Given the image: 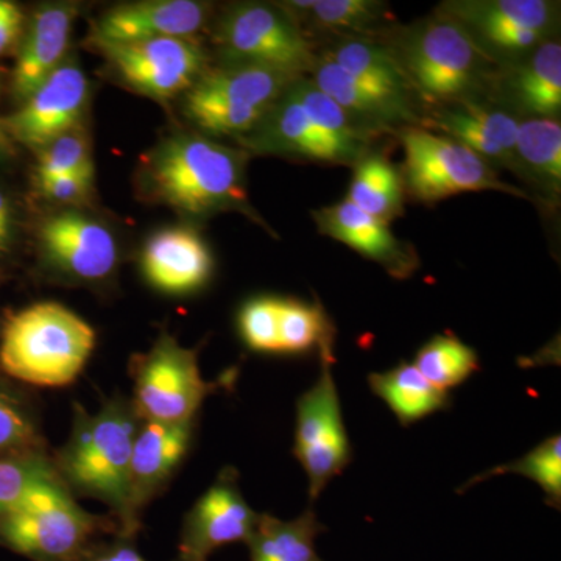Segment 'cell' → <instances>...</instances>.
Returning a JSON list of instances; mask_svg holds the SVG:
<instances>
[{"instance_id": "cell-42", "label": "cell", "mask_w": 561, "mask_h": 561, "mask_svg": "<svg viewBox=\"0 0 561 561\" xmlns=\"http://www.w3.org/2000/svg\"><path fill=\"white\" fill-rule=\"evenodd\" d=\"M10 206L2 194H0V247L7 242L10 236Z\"/></svg>"}, {"instance_id": "cell-40", "label": "cell", "mask_w": 561, "mask_h": 561, "mask_svg": "<svg viewBox=\"0 0 561 561\" xmlns=\"http://www.w3.org/2000/svg\"><path fill=\"white\" fill-rule=\"evenodd\" d=\"M80 561H147L136 549L131 538L117 537L113 541H98Z\"/></svg>"}, {"instance_id": "cell-5", "label": "cell", "mask_w": 561, "mask_h": 561, "mask_svg": "<svg viewBox=\"0 0 561 561\" xmlns=\"http://www.w3.org/2000/svg\"><path fill=\"white\" fill-rule=\"evenodd\" d=\"M102 534H119L113 516L83 511L68 489L39 494L0 518V542L33 561H80Z\"/></svg>"}, {"instance_id": "cell-37", "label": "cell", "mask_w": 561, "mask_h": 561, "mask_svg": "<svg viewBox=\"0 0 561 561\" xmlns=\"http://www.w3.org/2000/svg\"><path fill=\"white\" fill-rule=\"evenodd\" d=\"M94 175L92 165L90 140L79 127L44 146L39 150L36 176L38 180L54 179V176Z\"/></svg>"}, {"instance_id": "cell-15", "label": "cell", "mask_w": 561, "mask_h": 561, "mask_svg": "<svg viewBox=\"0 0 561 561\" xmlns=\"http://www.w3.org/2000/svg\"><path fill=\"white\" fill-rule=\"evenodd\" d=\"M44 256L55 271L79 283H101L119 257L113 232L79 213L57 214L41 228Z\"/></svg>"}, {"instance_id": "cell-27", "label": "cell", "mask_w": 561, "mask_h": 561, "mask_svg": "<svg viewBox=\"0 0 561 561\" xmlns=\"http://www.w3.org/2000/svg\"><path fill=\"white\" fill-rule=\"evenodd\" d=\"M368 386L389 405L402 426H411L449 405V394L432 386L415 365L408 362L383 373H371Z\"/></svg>"}, {"instance_id": "cell-23", "label": "cell", "mask_w": 561, "mask_h": 561, "mask_svg": "<svg viewBox=\"0 0 561 561\" xmlns=\"http://www.w3.org/2000/svg\"><path fill=\"white\" fill-rule=\"evenodd\" d=\"M508 105L527 119H557L561 110V46L549 39L537 49L513 62L500 81Z\"/></svg>"}, {"instance_id": "cell-12", "label": "cell", "mask_w": 561, "mask_h": 561, "mask_svg": "<svg viewBox=\"0 0 561 561\" xmlns=\"http://www.w3.org/2000/svg\"><path fill=\"white\" fill-rule=\"evenodd\" d=\"M95 46L122 81L161 101L190 91L206 70L205 51L192 39L153 38Z\"/></svg>"}, {"instance_id": "cell-33", "label": "cell", "mask_w": 561, "mask_h": 561, "mask_svg": "<svg viewBox=\"0 0 561 561\" xmlns=\"http://www.w3.org/2000/svg\"><path fill=\"white\" fill-rule=\"evenodd\" d=\"M413 365L432 386L448 393L479 370V356L454 335H435L421 346Z\"/></svg>"}, {"instance_id": "cell-4", "label": "cell", "mask_w": 561, "mask_h": 561, "mask_svg": "<svg viewBox=\"0 0 561 561\" xmlns=\"http://www.w3.org/2000/svg\"><path fill=\"white\" fill-rule=\"evenodd\" d=\"M95 345V332L60 302L22 309L7 321L0 367L38 387H66L79 378Z\"/></svg>"}, {"instance_id": "cell-32", "label": "cell", "mask_w": 561, "mask_h": 561, "mask_svg": "<svg viewBox=\"0 0 561 561\" xmlns=\"http://www.w3.org/2000/svg\"><path fill=\"white\" fill-rule=\"evenodd\" d=\"M68 489L46 453L0 457V518L47 491Z\"/></svg>"}, {"instance_id": "cell-21", "label": "cell", "mask_w": 561, "mask_h": 561, "mask_svg": "<svg viewBox=\"0 0 561 561\" xmlns=\"http://www.w3.org/2000/svg\"><path fill=\"white\" fill-rule=\"evenodd\" d=\"M311 72L313 83L337 103L365 135L367 131L387 130L400 122L413 119L408 99L386 94L362 83L330 58L317 60Z\"/></svg>"}, {"instance_id": "cell-29", "label": "cell", "mask_w": 561, "mask_h": 561, "mask_svg": "<svg viewBox=\"0 0 561 561\" xmlns=\"http://www.w3.org/2000/svg\"><path fill=\"white\" fill-rule=\"evenodd\" d=\"M354 79L397 98L408 99L409 84L391 49L367 38L341 41L324 55Z\"/></svg>"}, {"instance_id": "cell-14", "label": "cell", "mask_w": 561, "mask_h": 561, "mask_svg": "<svg viewBox=\"0 0 561 561\" xmlns=\"http://www.w3.org/2000/svg\"><path fill=\"white\" fill-rule=\"evenodd\" d=\"M88 101V80L76 65H62L33 92L16 113L3 121L7 135L31 149L79 127Z\"/></svg>"}, {"instance_id": "cell-38", "label": "cell", "mask_w": 561, "mask_h": 561, "mask_svg": "<svg viewBox=\"0 0 561 561\" xmlns=\"http://www.w3.org/2000/svg\"><path fill=\"white\" fill-rule=\"evenodd\" d=\"M279 298H254L243 306L239 328L243 342L260 353H278Z\"/></svg>"}, {"instance_id": "cell-18", "label": "cell", "mask_w": 561, "mask_h": 561, "mask_svg": "<svg viewBox=\"0 0 561 561\" xmlns=\"http://www.w3.org/2000/svg\"><path fill=\"white\" fill-rule=\"evenodd\" d=\"M321 234L343 242L362 256L378 262L394 278H408L419 260L408 245L394 238L389 224L342 201L313 213Z\"/></svg>"}, {"instance_id": "cell-9", "label": "cell", "mask_w": 561, "mask_h": 561, "mask_svg": "<svg viewBox=\"0 0 561 561\" xmlns=\"http://www.w3.org/2000/svg\"><path fill=\"white\" fill-rule=\"evenodd\" d=\"M133 381L131 402L139 419L160 423L197 419L203 401L217 389L202 378L197 350L184 348L168 332L136 362Z\"/></svg>"}, {"instance_id": "cell-43", "label": "cell", "mask_w": 561, "mask_h": 561, "mask_svg": "<svg viewBox=\"0 0 561 561\" xmlns=\"http://www.w3.org/2000/svg\"><path fill=\"white\" fill-rule=\"evenodd\" d=\"M10 150V136L7 135L5 127H3V121L0 119V154L5 153Z\"/></svg>"}, {"instance_id": "cell-31", "label": "cell", "mask_w": 561, "mask_h": 561, "mask_svg": "<svg viewBox=\"0 0 561 561\" xmlns=\"http://www.w3.org/2000/svg\"><path fill=\"white\" fill-rule=\"evenodd\" d=\"M515 165L545 190L559 194L561 186V127L557 119L519 122Z\"/></svg>"}, {"instance_id": "cell-8", "label": "cell", "mask_w": 561, "mask_h": 561, "mask_svg": "<svg viewBox=\"0 0 561 561\" xmlns=\"http://www.w3.org/2000/svg\"><path fill=\"white\" fill-rule=\"evenodd\" d=\"M216 41L228 65H250L302 77L317 58L311 44L280 7L239 3L221 16Z\"/></svg>"}, {"instance_id": "cell-35", "label": "cell", "mask_w": 561, "mask_h": 561, "mask_svg": "<svg viewBox=\"0 0 561 561\" xmlns=\"http://www.w3.org/2000/svg\"><path fill=\"white\" fill-rule=\"evenodd\" d=\"M46 453V442L32 405L0 383V457Z\"/></svg>"}, {"instance_id": "cell-7", "label": "cell", "mask_w": 561, "mask_h": 561, "mask_svg": "<svg viewBox=\"0 0 561 561\" xmlns=\"http://www.w3.org/2000/svg\"><path fill=\"white\" fill-rule=\"evenodd\" d=\"M402 183L416 201L435 203L478 191H501L529 198L522 190L502 183L490 162L449 136L411 127L402 133Z\"/></svg>"}, {"instance_id": "cell-19", "label": "cell", "mask_w": 561, "mask_h": 561, "mask_svg": "<svg viewBox=\"0 0 561 561\" xmlns=\"http://www.w3.org/2000/svg\"><path fill=\"white\" fill-rule=\"evenodd\" d=\"M213 271L208 245L190 228L157 232L144 247V276L154 289L165 294L184 295L202 289Z\"/></svg>"}, {"instance_id": "cell-6", "label": "cell", "mask_w": 561, "mask_h": 561, "mask_svg": "<svg viewBox=\"0 0 561 561\" xmlns=\"http://www.w3.org/2000/svg\"><path fill=\"white\" fill-rule=\"evenodd\" d=\"M298 77L250 65L205 70L184 98V114L214 136L253 131Z\"/></svg>"}, {"instance_id": "cell-17", "label": "cell", "mask_w": 561, "mask_h": 561, "mask_svg": "<svg viewBox=\"0 0 561 561\" xmlns=\"http://www.w3.org/2000/svg\"><path fill=\"white\" fill-rule=\"evenodd\" d=\"M209 7L194 0H150L106 11L92 31V44L133 43L153 38H184L205 27Z\"/></svg>"}, {"instance_id": "cell-34", "label": "cell", "mask_w": 561, "mask_h": 561, "mask_svg": "<svg viewBox=\"0 0 561 561\" xmlns=\"http://www.w3.org/2000/svg\"><path fill=\"white\" fill-rule=\"evenodd\" d=\"M500 474H519L530 479L540 485L546 496V504L560 511L561 504V437L552 435L548 440L540 443L537 448L531 449L529 454L522 459L513 460L511 463L493 468L476 476L470 482L465 483L459 490L471 489L476 483L486 481L493 476Z\"/></svg>"}, {"instance_id": "cell-13", "label": "cell", "mask_w": 561, "mask_h": 561, "mask_svg": "<svg viewBox=\"0 0 561 561\" xmlns=\"http://www.w3.org/2000/svg\"><path fill=\"white\" fill-rule=\"evenodd\" d=\"M260 513L250 507L239 486V472L228 467L192 505L181 526L179 556L173 561H208L232 542H247Z\"/></svg>"}, {"instance_id": "cell-22", "label": "cell", "mask_w": 561, "mask_h": 561, "mask_svg": "<svg viewBox=\"0 0 561 561\" xmlns=\"http://www.w3.org/2000/svg\"><path fill=\"white\" fill-rule=\"evenodd\" d=\"M73 18L76 10L69 5L47 7L33 18L13 70V91L21 101H27L62 65Z\"/></svg>"}, {"instance_id": "cell-24", "label": "cell", "mask_w": 561, "mask_h": 561, "mask_svg": "<svg viewBox=\"0 0 561 561\" xmlns=\"http://www.w3.org/2000/svg\"><path fill=\"white\" fill-rule=\"evenodd\" d=\"M290 90L301 102L331 162L351 164L364 157L367 135L312 80L298 77Z\"/></svg>"}, {"instance_id": "cell-30", "label": "cell", "mask_w": 561, "mask_h": 561, "mask_svg": "<svg viewBox=\"0 0 561 561\" xmlns=\"http://www.w3.org/2000/svg\"><path fill=\"white\" fill-rule=\"evenodd\" d=\"M334 324L319 302L279 300L278 353L319 351L321 362L334 364Z\"/></svg>"}, {"instance_id": "cell-28", "label": "cell", "mask_w": 561, "mask_h": 561, "mask_svg": "<svg viewBox=\"0 0 561 561\" xmlns=\"http://www.w3.org/2000/svg\"><path fill=\"white\" fill-rule=\"evenodd\" d=\"M404 183L401 173L382 154H364L356 162L346 201L390 225L402 214Z\"/></svg>"}, {"instance_id": "cell-20", "label": "cell", "mask_w": 561, "mask_h": 561, "mask_svg": "<svg viewBox=\"0 0 561 561\" xmlns=\"http://www.w3.org/2000/svg\"><path fill=\"white\" fill-rule=\"evenodd\" d=\"M434 127L478 153L486 162L515 165L516 136L519 121L507 111L461 102L440 106L434 116Z\"/></svg>"}, {"instance_id": "cell-2", "label": "cell", "mask_w": 561, "mask_h": 561, "mask_svg": "<svg viewBox=\"0 0 561 561\" xmlns=\"http://www.w3.org/2000/svg\"><path fill=\"white\" fill-rule=\"evenodd\" d=\"M140 187L151 201L181 213L221 210L250 214L245 154L202 135H173L146 157Z\"/></svg>"}, {"instance_id": "cell-41", "label": "cell", "mask_w": 561, "mask_h": 561, "mask_svg": "<svg viewBox=\"0 0 561 561\" xmlns=\"http://www.w3.org/2000/svg\"><path fill=\"white\" fill-rule=\"evenodd\" d=\"M24 28V14L16 3L0 0V57L20 43Z\"/></svg>"}, {"instance_id": "cell-39", "label": "cell", "mask_w": 561, "mask_h": 561, "mask_svg": "<svg viewBox=\"0 0 561 561\" xmlns=\"http://www.w3.org/2000/svg\"><path fill=\"white\" fill-rule=\"evenodd\" d=\"M92 181H94V175L72 173V175L38 180V184L44 197L62 203V205H79L90 197Z\"/></svg>"}, {"instance_id": "cell-36", "label": "cell", "mask_w": 561, "mask_h": 561, "mask_svg": "<svg viewBox=\"0 0 561 561\" xmlns=\"http://www.w3.org/2000/svg\"><path fill=\"white\" fill-rule=\"evenodd\" d=\"M386 5L376 0H313L308 18L327 31L362 32L386 18Z\"/></svg>"}, {"instance_id": "cell-25", "label": "cell", "mask_w": 561, "mask_h": 561, "mask_svg": "<svg viewBox=\"0 0 561 561\" xmlns=\"http://www.w3.org/2000/svg\"><path fill=\"white\" fill-rule=\"evenodd\" d=\"M327 527L312 508L290 522L264 513L247 540L250 561H324L316 551L317 537Z\"/></svg>"}, {"instance_id": "cell-10", "label": "cell", "mask_w": 561, "mask_h": 561, "mask_svg": "<svg viewBox=\"0 0 561 561\" xmlns=\"http://www.w3.org/2000/svg\"><path fill=\"white\" fill-rule=\"evenodd\" d=\"M557 10L548 0H456L437 13L457 22L491 60L513 65L552 39Z\"/></svg>"}, {"instance_id": "cell-11", "label": "cell", "mask_w": 561, "mask_h": 561, "mask_svg": "<svg viewBox=\"0 0 561 561\" xmlns=\"http://www.w3.org/2000/svg\"><path fill=\"white\" fill-rule=\"evenodd\" d=\"M294 454L308 474L311 501L319 500L328 483L342 474L351 461L348 434L330 362H321L319 379L298 398Z\"/></svg>"}, {"instance_id": "cell-16", "label": "cell", "mask_w": 561, "mask_h": 561, "mask_svg": "<svg viewBox=\"0 0 561 561\" xmlns=\"http://www.w3.org/2000/svg\"><path fill=\"white\" fill-rule=\"evenodd\" d=\"M195 420L184 423L142 421L130 461V522L136 534L140 516L154 496L165 489L190 453Z\"/></svg>"}, {"instance_id": "cell-26", "label": "cell", "mask_w": 561, "mask_h": 561, "mask_svg": "<svg viewBox=\"0 0 561 561\" xmlns=\"http://www.w3.org/2000/svg\"><path fill=\"white\" fill-rule=\"evenodd\" d=\"M254 130H260L256 144L264 150L294 154L305 160L331 162L328 150L290 87Z\"/></svg>"}, {"instance_id": "cell-3", "label": "cell", "mask_w": 561, "mask_h": 561, "mask_svg": "<svg viewBox=\"0 0 561 561\" xmlns=\"http://www.w3.org/2000/svg\"><path fill=\"white\" fill-rule=\"evenodd\" d=\"M391 54L409 90L434 105L478 102L496 80L494 61L457 22L440 13L404 31Z\"/></svg>"}, {"instance_id": "cell-1", "label": "cell", "mask_w": 561, "mask_h": 561, "mask_svg": "<svg viewBox=\"0 0 561 561\" xmlns=\"http://www.w3.org/2000/svg\"><path fill=\"white\" fill-rule=\"evenodd\" d=\"M142 423L131 400L114 394L90 413L73 402L68 442L51 457L70 493L92 497L111 508L117 537L135 540L130 522V461L133 443Z\"/></svg>"}]
</instances>
